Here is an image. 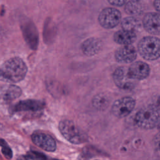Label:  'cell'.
I'll return each mask as SVG.
<instances>
[{
  "instance_id": "7c38bea8",
  "label": "cell",
  "mask_w": 160,
  "mask_h": 160,
  "mask_svg": "<svg viewBox=\"0 0 160 160\" xmlns=\"http://www.w3.org/2000/svg\"><path fill=\"white\" fill-rule=\"evenodd\" d=\"M128 71L132 79L142 80L149 76L150 68L147 63L139 61L132 63L128 68Z\"/></svg>"
},
{
  "instance_id": "cb8c5ba5",
  "label": "cell",
  "mask_w": 160,
  "mask_h": 160,
  "mask_svg": "<svg viewBox=\"0 0 160 160\" xmlns=\"http://www.w3.org/2000/svg\"><path fill=\"white\" fill-rule=\"evenodd\" d=\"M158 146H159V149L160 150V139H159V144H158Z\"/></svg>"
},
{
  "instance_id": "5b68a950",
  "label": "cell",
  "mask_w": 160,
  "mask_h": 160,
  "mask_svg": "<svg viewBox=\"0 0 160 160\" xmlns=\"http://www.w3.org/2000/svg\"><path fill=\"white\" fill-rule=\"evenodd\" d=\"M20 28L23 38L29 48L36 50L39 45V33L34 22L26 16L19 19Z\"/></svg>"
},
{
  "instance_id": "30bf717a",
  "label": "cell",
  "mask_w": 160,
  "mask_h": 160,
  "mask_svg": "<svg viewBox=\"0 0 160 160\" xmlns=\"http://www.w3.org/2000/svg\"><path fill=\"white\" fill-rule=\"evenodd\" d=\"M31 140L35 145L44 151L53 152L56 149V144L54 139L48 134L34 132L31 135Z\"/></svg>"
},
{
  "instance_id": "8992f818",
  "label": "cell",
  "mask_w": 160,
  "mask_h": 160,
  "mask_svg": "<svg viewBox=\"0 0 160 160\" xmlns=\"http://www.w3.org/2000/svg\"><path fill=\"white\" fill-rule=\"evenodd\" d=\"M121 21V12L113 8H106L102 9L98 16L99 23L102 28L106 29L115 28L119 24Z\"/></svg>"
},
{
  "instance_id": "603a6c76",
  "label": "cell",
  "mask_w": 160,
  "mask_h": 160,
  "mask_svg": "<svg viewBox=\"0 0 160 160\" xmlns=\"http://www.w3.org/2000/svg\"><path fill=\"white\" fill-rule=\"evenodd\" d=\"M154 7L157 11L160 12V0H154Z\"/></svg>"
},
{
  "instance_id": "ffe728a7",
  "label": "cell",
  "mask_w": 160,
  "mask_h": 160,
  "mask_svg": "<svg viewBox=\"0 0 160 160\" xmlns=\"http://www.w3.org/2000/svg\"><path fill=\"white\" fill-rule=\"evenodd\" d=\"M17 160H47L46 156L37 151H29L26 154L18 156Z\"/></svg>"
},
{
  "instance_id": "8fae6325",
  "label": "cell",
  "mask_w": 160,
  "mask_h": 160,
  "mask_svg": "<svg viewBox=\"0 0 160 160\" xmlns=\"http://www.w3.org/2000/svg\"><path fill=\"white\" fill-rule=\"evenodd\" d=\"M116 60L121 63H130L133 62L137 57V51L131 45H122L115 52Z\"/></svg>"
},
{
  "instance_id": "ac0fdd59",
  "label": "cell",
  "mask_w": 160,
  "mask_h": 160,
  "mask_svg": "<svg viewBox=\"0 0 160 160\" xmlns=\"http://www.w3.org/2000/svg\"><path fill=\"white\" fill-rule=\"evenodd\" d=\"M22 91L18 86L11 84L9 85L4 90L3 98L6 101H11L19 98L21 94Z\"/></svg>"
},
{
  "instance_id": "d4e9b609",
  "label": "cell",
  "mask_w": 160,
  "mask_h": 160,
  "mask_svg": "<svg viewBox=\"0 0 160 160\" xmlns=\"http://www.w3.org/2000/svg\"><path fill=\"white\" fill-rule=\"evenodd\" d=\"M51 160H58V159H51Z\"/></svg>"
},
{
  "instance_id": "52a82bcc",
  "label": "cell",
  "mask_w": 160,
  "mask_h": 160,
  "mask_svg": "<svg viewBox=\"0 0 160 160\" xmlns=\"http://www.w3.org/2000/svg\"><path fill=\"white\" fill-rule=\"evenodd\" d=\"M135 104V99L132 97L122 98L114 102L111 108V112L118 118H124L131 112Z\"/></svg>"
},
{
  "instance_id": "7402d4cb",
  "label": "cell",
  "mask_w": 160,
  "mask_h": 160,
  "mask_svg": "<svg viewBox=\"0 0 160 160\" xmlns=\"http://www.w3.org/2000/svg\"><path fill=\"white\" fill-rule=\"evenodd\" d=\"M108 1L112 5L116 6H122L125 4L127 0H108Z\"/></svg>"
},
{
  "instance_id": "7a4b0ae2",
  "label": "cell",
  "mask_w": 160,
  "mask_h": 160,
  "mask_svg": "<svg viewBox=\"0 0 160 160\" xmlns=\"http://www.w3.org/2000/svg\"><path fill=\"white\" fill-rule=\"evenodd\" d=\"M136 124L143 129H152L160 123V108L151 104L142 108L135 117Z\"/></svg>"
},
{
  "instance_id": "9c48e42d",
  "label": "cell",
  "mask_w": 160,
  "mask_h": 160,
  "mask_svg": "<svg viewBox=\"0 0 160 160\" xmlns=\"http://www.w3.org/2000/svg\"><path fill=\"white\" fill-rule=\"evenodd\" d=\"M144 29L149 34H160V13L149 12L144 16L142 20Z\"/></svg>"
},
{
  "instance_id": "3957f363",
  "label": "cell",
  "mask_w": 160,
  "mask_h": 160,
  "mask_svg": "<svg viewBox=\"0 0 160 160\" xmlns=\"http://www.w3.org/2000/svg\"><path fill=\"white\" fill-rule=\"evenodd\" d=\"M138 51L146 60L158 59L160 57V39L152 36L142 38L138 42Z\"/></svg>"
},
{
  "instance_id": "5bb4252c",
  "label": "cell",
  "mask_w": 160,
  "mask_h": 160,
  "mask_svg": "<svg viewBox=\"0 0 160 160\" xmlns=\"http://www.w3.org/2000/svg\"><path fill=\"white\" fill-rule=\"evenodd\" d=\"M102 41L101 39L90 38L84 41L81 44V50L82 52L88 56H92L96 54L101 49Z\"/></svg>"
},
{
  "instance_id": "ba28073f",
  "label": "cell",
  "mask_w": 160,
  "mask_h": 160,
  "mask_svg": "<svg viewBox=\"0 0 160 160\" xmlns=\"http://www.w3.org/2000/svg\"><path fill=\"white\" fill-rule=\"evenodd\" d=\"M113 81L118 88L123 89H132L136 81L129 76L128 68L125 67H120L115 70L113 73Z\"/></svg>"
},
{
  "instance_id": "44dd1931",
  "label": "cell",
  "mask_w": 160,
  "mask_h": 160,
  "mask_svg": "<svg viewBox=\"0 0 160 160\" xmlns=\"http://www.w3.org/2000/svg\"><path fill=\"white\" fill-rule=\"evenodd\" d=\"M0 146L2 148L1 151L4 157L8 159H11L12 157V151L7 142L3 139H0Z\"/></svg>"
},
{
  "instance_id": "d6986e66",
  "label": "cell",
  "mask_w": 160,
  "mask_h": 160,
  "mask_svg": "<svg viewBox=\"0 0 160 160\" xmlns=\"http://www.w3.org/2000/svg\"><path fill=\"white\" fill-rule=\"evenodd\" d=\"M108 98L104 94H99L94 97L92 99L93 106L98 109H103L109 104Z\"/></svg>"
},
{
  "instance_id": "6da1fadb",
  "label": "cell",
  "mask_w": 160,
  "mask_h": 160,
  "mask_svg": "<svg viewBox=\"0 0 160 160\" xmlns=\"http://www.w3.org/2000/svg\"><path fill=\"white\" fill-rule=\"evenodd\" d=\"M28 67L24 61L14 57L5 61L0 66V81L6 82H17L26 76Z\"/></svg>"
},
{
  "instance_id": "e0dca14e",
  "label": "cell",
  "mask_w": 160,
  "mask_h": 160,
  "mask_svg": "<svg viewBox=\"0 0 160 160\" xmlns=\"http://www.w3.org/2000/svg\"><path fill=\"white\" fill-rule=\"evenodd\" d=\"M121 28L122 29L129 30L136 32L141 27V22L139 19L136 16L126 17L121 21Z\"/></svg>"
},
{
  "instance_id": "4fadbf2b",
  "label": "cell",
  "mask_w": 160,
  "mask_h": 160,
  "mask_svg": "<svg viewBox=\"0 0 160 160\" xmlns=\"http://www.w3.org/2000/svg\"><path fill=\"white\" fill-rule=\"evenodd\" d=\"M44 101L37 99H26L20 101L14 106V111H39L44 108Z\"/></svg>"
},
{
  "instance_id": "9a60e30c",
  "label": "cell",
  "mask_w": 160,
  "mask_h": 160,
  "mask_svg": "<svg viewBox=\"0 0 160 160\" xmlns=\"http://www.w3.org/2000/svg\"><path fill=\"white\" fill-rule=\"evenodd\" d=\"M136 32L132 31L121 29L116 31L113 36L114 41L119 44H132L136 40Z\"/></svg>"
},
{
  "instance_id": "2e32d148",
  "label": "cell",
  "mask_w": 160,
  "mask_h": 160,
  "mask_svg": "<svg viewBox=\"0 0 160 160\" xmlns=\"http://www.w3.org/2000/svg\"><path fill=\"white\" fill-rule=\"evenodd\" d=\"M146 8V3L143 0H129L126 2L124 11L126 14L137 16L143 14Z\"/></svg>"
},
{
  "instance_id": "277c9868",
  "label": "cell",
  "mask_w": 160,
  "mask_h": 160,
  "mask_svg": "<svg viewBox=\"0 0 160 160\" xmlns=\"http://www.w3.org/2000/svg\"><path fill=\"white\" fill-rule=\"evenodd\" d=\"M59 129L64 138L72 144H81L88 139L87 134L74 122L64 119L59 124Z\"/></svg>"
}]
</instances>
